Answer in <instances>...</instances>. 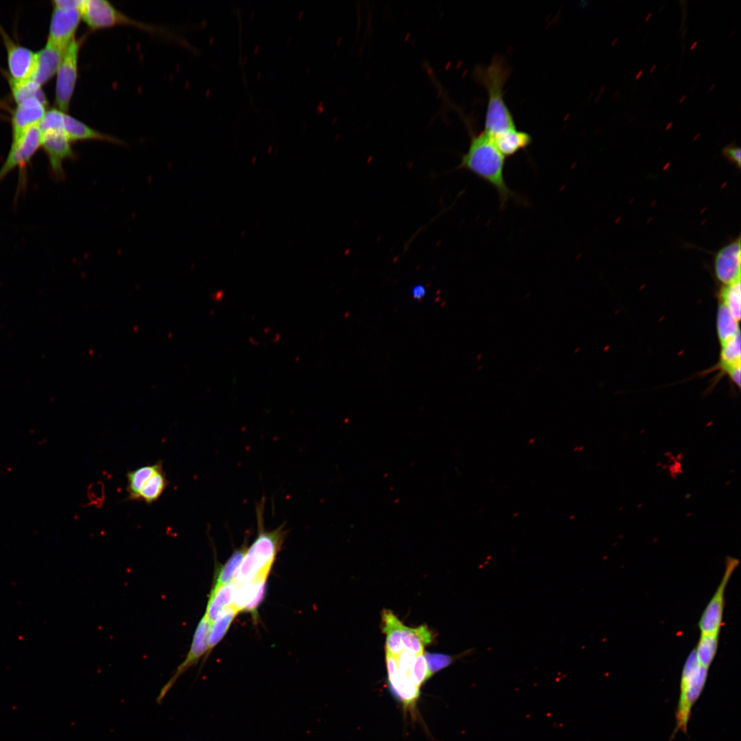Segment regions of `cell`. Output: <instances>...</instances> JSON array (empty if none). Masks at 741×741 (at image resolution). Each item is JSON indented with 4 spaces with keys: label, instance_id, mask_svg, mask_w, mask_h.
<instances>
[{
    "label": "cell",
    "instance_id": "ac0fdd59",
    "mask_svg": "<svg viewBox=\"0 0 741 741\" xmlns=\"http://www.w3.org/2000/svg\"><path fill=\"white\" fill-rule=\"evenodd\" d=\"M236 588L235 583L231 581L211 589L204 613L211 624L222 610L233 604Z\"/></svg>",
    "mask_w": 741,
    "mask_h": 741
},
{
    "label": "cell",
    "instance_id": "4dcf8cb0",
    "mask_svg": "<svg viewBox=\"0 0 741 741\" xmlns=\"http://www.w3.org/2000/svg\"><path fill=\"white\" fill-rule=\"evenodd\" d=\"M65 113L57 108L46 110L38 126L40 134L54 130H64V117Z\"/></svg>",
    "mask_w": 741,
    "mask_h": 741
},
{
    "label": "cell",
    "instance_id": "603a6c76",
    "mask_svg": "<svg viewBox=\"0 0 741 741\" xmlns=\"http://www.w3.org/2000/svg\"><path fill=\"white\" fill-rule=\"evenodd\" d=\"M169 483L162 466L144 484L139 492L138 502L148 505L153 504L160 498Z\"/></svg>",
    "mask_w": 741,
    "mask_h": 741
},
{
    "label": "cell",
    "instance_id": "8d00e7d4",
    "mask_svg": "<svg viewBox=\"0 0 741 741\" xmlns=\"http://www.w3.org/2000/svg\"><path fill=\"white\" fill-rule=\"evenodd\" d=\"M730 379L738 386L740 385V365L733 367L725 372Z\"/></svg>",
    "mask_w": 741,
    "mask_h": 741
},
{
    "label": "cell",
    "instance_id": "7c38bea8",
    "mask_svg": "<svg viewBox=\"0 0 741 741\" xmlns=\"http://www.w3.org/2000/svg\"><path fill=\"white\" fill-rule=\"evenodd\" d=\"M40 147L47 156L54 176L58 179L63 178L64 176V161L75 157L71 143L64 130H54L41 134Z\"/></svg>",
    "mask_w": 741,
    "mask_h": 741
},
{
    "label": "cell",
    "instance_id": "83f0119b",
    "mask_svg": "<svg viewBox=\"0 0 741 741\" xmlns=\"http://www.w3.org/2000/svg\"><path fill=\"white\" fill-rule=\"evenodd\" d=\"M719 633H701L694 649L699 663L707 668L711 665L718 649Z\"/></svg>",
    "mask_w": 741,
    "mask_h": 741
},
{
    "label": "cell",
    "instance_id": "f546056e",
    "mask_svg": "<svg viewBox=\"0 0 741 741\" xmlns=\"http://www.w3.org/2000/svg\"><path fill=\"white\" fill-rule=\"evenodd\" d=\"M12 96L16 104L28 98L37 97L46 100L41 86L32 80L22 82L10 80Z\"/></svg>",
    "mask_w": 741,
    "mask_h": 741
},
{
    "label": "cell",
    "instance_id": "6da1fadb",
    "mask_svg": "<svg viewBox=\"0 0 741 741\" xmlns=\"http://www.w3.org/2000/svg\"><path fill=\"white\" fill-rule=\"evenodd\" d=\"M469 132L468 150L462 155L456 169L469 171L495 188L499 195L501 208H504L511 199L519 200L506 182V158L496 148L491 136L484 130L478 134Z\"/></svg>",
    "mask_w": 741,
    "mask_h": 741
},
{
    "label": "cell",
    "instance_id": "7402d4cb",
    "mask_svg": "<svg viewBox=\"0 0 741 741\" xmlns=\"http://www.w3.org/2000/svg\"><path fill=\"white\" fill-rule=\"evenodd\" d=\"M238 613V611L233 605H231L218 613L211 626L208 637V652L206 657L223 639Z\"/></svg>",
    "mask_w": 741,
    "mask_h": 741
},
{
    "label": "cell",
    "instance_id": "2e32d148",
    "mask_svg": "<svg viewBox=\"0 0 741 741\" xmlns=\"http://www.w3.org/2000/svg\"><path fill=\"white\" fill-rule=\"evenodd\" d=\"M64 132L71 143L86 140L104 141L119 145L124 143L114 136L92 128L67 113L64 117Z\"/></svg>",
    "mask_w": 741,
    "mask_h": 741
},
{
    "label": "cell",
    "instance_id": "1f68e13d",
    "mask_svg": "<svg viewBox=\"0 0 741 741\" xmlns=\"http://www.w3.org/2000/svg\"><path fill=\"white\" fill-rule=\"evenodd\" d=\"M423 655L427 662L429 677H431L436 672L451 665L455 659H456V657L442 653L427 652L425 654L423 653Z\"/></svg>",
    "mask_w": 741,
    "mask_h": 741
},
{
    "label": "cell",
    "instance_id": "ba28073f",
    "mask_svg": "<svg viewBox=\"0 0 741 741\" xmlns=\"http://www.w3.org/2000/svg\"><path fill=\"white\" fill-rule=\"evenodd\" d=\"M82 20V10L54 8L47 42L65 51L73 40Z\"/></svg>",
    "mask_w": 741,
    "mask_h": 741
},
{
    "label": "cell",
    "instance_id": "d4e9b609",
    "mask_svg": "<svg viewBox=\"0 0 741 741\" xmlns=\"http://www.w3.org/2000/svg\"><path fill=\"white\" fill-rule=\"evenodd\" d=\"M268 578L254 579L246 583L237 585L233 606L238 611H243L244 608L255 598L261 587L266 583Z\"/></svg>",
    "mask_w": 741,
    "mask_h": 741
},
{
    "label": "cell",
    "instance_id": "5bb4252c",
    "mask_svg": "<svg viewBox=\"0 0 741 741\" xmlns=\"http://www.w3.org/2000/svg\"><path fill=\"white\" fill-rule=\"evenodd\" d=\"M740 238L729 242L715 255L714 273L725 285L740 281Z\"/></svg>",
    "mask_w": 741,
    "mask_h": 741
},
{
    "label": "cell",
    "instance_id": "7a4b0ae2",
    "mask_svg": "<svg viewBox=\"0 0 741 741\" xmlns=\"http://www.w3.org/2000/svg\"><path fill=\"white\" fill-rule=\"evenodd\" d=\"M265 501L263 497L256 505L258 534L254 542L247 548L234 576L233 582L237 585L259 578H268L283 543L286 534L283 524L272 530L265 528Z\"/></svg>",
    "mask_w": 741,
    "mask_h": 741
},
{
    "label": "cell",
    "instance_id": "277c9868",
    "mask_svg": "<svg viewBox=\"0 0 741 741\" xmlns=\"http://www.w3.org/2000/svg\"><path fill=\"white\" fill-rule=\"evenodd\" d=\"M708 669L699 663L694 649L688 655L681 673L674 733L679 730L686 733L692 708L703 690Z\"/></svg>",
    "mask_w": 741,
    "mask_h": 741
},
{
    "label": "cell",
    "instance_id": "e575fe53",
    "mask_svg": "<svg viewBox=\"0 0 741 741\" xmlns=\"http://www.w3.org/2000/svg\"><path fill=\"white\" fill-rule=\"evenodd\" d=\"M266 583L263 584L261 587L255 598L243 610V611L244 612H248L252 614L253 618H255V619L257 617V609L263 602L266 594Z\"/></svg>",
    "mask_w": 741,
    "mask_h": 741
},
{
    "label": "cell",
    "instance_id": "9a60e30c",
    "mask_svg": "<svg viewBox=\"0 0 741 741\" xmlns=\"http://www.w3.org/2000/svg\"><path fill=\"white\" fill-rule=\"evenodd\" d=\"M64 52L47 42L45 46L36 52V66L31 80L40 86L47 83L56 74Z\"/></svg>",
    "mask_w": 741,
    "mask_h": 741
},
{
    "label": "cell",
    "instance_id": "30bf717a",
    "mask_svg": "<svg viewBox=\"0 0 741 741\" xmlns=\"http://www.w3.org/2000/svg\"><path fill=\"white\" fill-rule=\"evenodd\" d=\"M7 51L10 80L22 82L31 80L36 69V53L13 42L1 31Z\"/></svg>",
    "mask_w": 741,
    "mask_h": 741
},
{
    "label": "cell",
    "instance_id": "f1b7e54d",
    "mask_svg": "<svg viewBox=\"0 0 741 741\" xmlns=\"http://www.w3.org/2000/svg\"><path fill=\"white\" fill-rule=\"evenodd\" d=\"M720 297L733 317L738 321L740 319V281L725 285L720 290Z\"/></svg>",
    "mask_w": 741,
    "mask_h": 741
},
{
    "label": "cell",
    "instance_id": "836d02e7",
    "mask_svg": "<svg viewBox=\"0 0 741 741\" xmlns=\"http://www.w3.org/2000/svg\"><path fill=\"white\" fill-rule=\"evenodd\" d=\"M722 154L729 162L738 168L740 167L741 151L740 147L734 143L729 144L722 149Z\"/></svg>",
    "mask_w": 741,
    "mask_h": 741
},
{
    "label": "cell",
    "instance_id": "ffe728a7",
    "mask_svg": "<svg viewBox=\"0 0 741 741\" xmlns=\"http://www.w3.org/2000/svg\"><path fill=\"white\" fill-rule=\"evenodd\" d=\"M381 617L383 631L386 635L385 650L397 656L404 650L401 639L403 624L390 610H384Z\"/></svg>",
    "mask_w": 741,
    "mask_h": 741
},
{
    "label": "cell",
    "instance_id": "e0dca14e",
    "mask_svg": "<svg viewBox=\"0 0 741 741\" xmlns=\"http://www.w3.org/2000/svg\"><path fill=\"white\" fill-rule=\"evenodd\" d=\"M493 144L506 158L526 149L532 142L531 136L524 131L512 128L491 137Z\"/></svg>",
    "mask_w": 741,
    "mask_h": 741
},
{
    "label": "cell",
    "instance_id": "484cf974",
    "mask_svg": "<svg viewBox=\"0 0 741 741\" xmlns=\"http://www.w3.org/2000/svg\"><path fill=\"white\" fill-rule=\"evenodd\" d=\"M720 362L718 367L726 372L727 370L740 365V333L721 344Z\"/></svg>",
    "mask_w": 741,
    "mask_h": 741
},
{
    "label": "cell",
    "instance_id": "cb8c5ba5",
    "mask_svg": "<svg viewBox=\"0 0 741 741\" xmlns=\"http://www.w3.org/2000/svg\"><path fill=\"white\" fill-rule=\"evenodd\" d=\"M246 550V544L235 550L227 561L219 568L215 575L212 589H217L233 581Z\"/></svg>",
    "mask_w": 741,
    "mask_h": 741
},
{
    "label": "cell",
    "instance_id": "d590c367",
    "mask_svg": "<svg viewBox=\"0 0 741 741\" xmlns=\"http://www.w3.org/2000/svg\"><path fill=\"white\" fill-rule=\"evenodd\" d=\"M84 3L85 0H56L52 1L54 8L64 10H82Z\"/></svg>",
    "mask_w": 741,
    "mask_h": 741
},
{
    "label": "cell",
    "instance_id": "4fadbf2b",
    "mask_svg": "<svg viewBox=\"0 0 741 741\" xmlns=\"http://www.w3.org/2000/svg\"><path fill=\"white\" fill-rule=\"evenodd\" d=\"M47 100L31 97L16 104L11 118L12 142L30 129L38 126L46 110Z\"/></svg>",
    "mask_w": 741,
    "mask_h": 741
},
{
    "label": "cell",
    "instance_id": "5b68a950",
    "mask_svg": "<svg viewBox=\"0 0 741 741\" xmlns=\"http://www.w3.org/2000/svg\"><path fill=\"white\" fill-rule=\"evenodd\" d=\"M82 21L92 30L126 25L152 33L164 31L158 27L142 23L124 14L106 0H85L82 8Z\"/></svg>",
    "mask_w": 741,
    "mask_h": 741
},
{
    "label": "cell",
    "instance_id": "3957f363",
    "mask_svg": "<svg viewBox=\"0 0 741 741\" xmlns=\"http://www.w3.org/2000/svg\"><path fill=\"white\" fill-rule=\"evenodd\" d=\"M509 72L505 62L499 58H495L487 67L476 71L488 94L484 131L491 137L516 128L504 95Z\"/></svg>",
    "mask_w": 741,
    "mask_h": 741
},
{
    "label": "cell",
    "instance_id": "8992f818",
    "mask_svg": "<svg viewBox=\"0 0 741 741\" xmlns=\"http://www.w3.org/2000/svg\"><path fill=\"white\" fill-rule=\"evenodd\" d=\"M84 38L83 36L71 42L64 54L56 74V106L66 113L69 111L78 80V58Z\"/></svg>",
    "mask_w": 741,
    "mask_h": 741
},
{
    "label": "cell",
    "instance_id": "52a82bcc",
    "mask_svg": "<svg viewBox=\"0 0 741 741\" xmlns=\"http://www.w3.org/2000/svg\"><path fill=\"white\" fill-rule=\"evenodd\" d=\"M738 564V559L733 557L727 558L722 578L700 618L698 626L701 633H716L720 632L725 607V589L730 577Z\"/></svg>",
    "mask_w": 741,
    "mask_h": 741
},
{
    "label": "cell",
    "instance_id": "8fae6325",
    "mask_svg": "<svg viewBox=\"0 0 741 741\" xmlns=\"http://www.w3.org/2000/svg\"><path fill=\"white\" fill-rule=\"evenodd\" d=\"M41 145V134L38 126L27 131L12 142L5 162L0 168V183L12 170L27 163Z\"/></svg>",
    "mask_w": 741,
    "mask_h": 741
},
{
    "label": "cell",
    "instance_id": "4316f807",
    "mask_svg": "<svg viewBox=\"0 0 741 741\" xmlns=\"http://www.w3.org/2000/svg\"><path fill=\"white\" fill-rule=\"evenodd\" d=\"M716 327L721 344L740 333L738 321L733 317L727 307L722 304H720L718 307Z\"/></svg>",
    "mask_w": 741,
    "mask_h": 741
},
{
    "label": "cell",
    "instance_id": "d6a6232c",
    "mask_svg": "<svg viewBox=\"0 0 741 741\" xmlns=\"http://www.w3.org/2000/svg\"><path fill=\"white\" fill-rule=\"evenodd\" d=\"M412 678L415 685L419 687L430 678L423 652L416 656L412 668Z\"/></svg>",
    "mask_w": 741,
    "mask_h": 741
},
{
    "label": "cell",
    "instance_id": "44dd1931",
    "mask_svg": "<svg viewBox=\"0 0 741 741\" xmlns=\"http://www.w3.org/2000/svg\"><path fill=\"white\" fill-rule=\"evenodd\" d=\"M163 465V462L140 467L126 473V500L138 502L139 492L146 481Z\"/></svg>",
    "mask_w": 741,
    "mask_h": 741
},
{
    "label": "cell",
    "instance_id": "9c48e42d",
    "mask_svg": "<svg viewBox=\"0 0 741 741\" xmlns=\"http://www.w3.org/2000/svg\"><path fill=\"white\" fill-rule=\"evenodd\" d=\"M211 623L204 614L195 630L189 650L184 661L178 666L173 677L163 687L157 697V703H160L172 686L175 684L180 675L189 668L196 665L198 661L208 652V637L211 628Z\"/></svg>",
    "mask_w": 741,
    "mask_h": 741
},
{
    "label": "cell",
    "instance_id": "d6986e66",
    "mask_svg": "<svg viewBox=\"0 0 741 741\" xmlns=\"http://www.w3.org/2000/svg\"><path fill=\"white\" fill-rule=\"evenodd\" d=\"M401 635L404 650L414 655L423 653L424 647L433 640L432 633L426 625L409 628L402 624Z\"/></svg>",
    "mask_w": 741,
    "mask_h": 741
}]
</instances>
